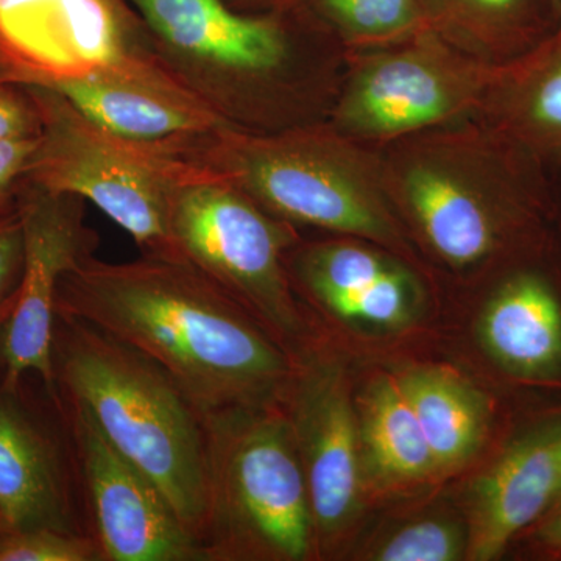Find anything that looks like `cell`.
Instances as JSON below:
<instances>
[{"label":"cell","mask_w":561,"mask_h":561,"mask_svg":"<svg viewBox=\"0 0 561 561\" xmlns=\"http://www.w3.org/2000/svg\"><path fill=\"white\" fill-rule=\"evenodd\" d=\"M55 316L91 324L157 362L203 420L267 409L289 381L278 343L186 260L88 257L62 276Z\"/></svg>","instance_id":"cell-1"},{"label":"cell","mask_w":561,"mask_h":561,"mask_svg":"<svg viewBox=\"0 0 561 561\" xmlns=\"http://www.w3.org/2000/svg\"><path fill=\"white\" fill-rule=\"evenodd\" d=\"M51 354L58 397L90 413L106 440L160 486L203 548L208 437L187 394L157 362L70 317L55 316Z\"/></svg>","instance_id":"cell-2"},{"label":"cell","mask_w":561,"mask_h":561,"mask_svg":"<svg viewBox=\"0 0 561 561\" xmlns=\"http://www.w3.org/2000/svg\"><path fill=\"white\" fill-rule=\"evenodd\" d=\"M209 511L206 561L302 560L313 522L300 454L284 413L257 409L205 420Z\"/></svg>","instance_id":"cell-3"},{"label":"cell","mask_w":561,"mask_h":561,"mask_svg":"<svg viewBox=\"0 0 561 561\" xmlns=\"http://www.w3.org/2000/svg\"><path fill=\"white\" fill-rule=\"evenodd\" d=\"M41 116L25 183L98 206L151 256L184 260L172 239L173 197L202 172L157 144L116 138L80 116L57 91L27 83Z\"/></svg>","instance_id":"cell-4"},{"label":"cell","mask_w":561,"mask_h":561,"mask_svg":"<svg viewBox=\"0 0 561 561\" xmlns=\"http://www.w3.org/2000/svg\"><path fill=\"white\" fill-rule=\"evenodd\" d=\"M225 140L227 165L216 172L276 216L371 241L394 238L383 169L341 133Z\"/></svg>","instance_id":"cell-5"},{"label":"cell","mask_w":561,"mask_h":561,"mask_svg":"<svg viewBox=\"0 0 561 561\" xmlns=\"http://www.w3.org/2000/svg\"><path fill=\"white\" fill-rule=\"evenodd\" d=\"M171 230L181 257L209 276L280 337L301 334L283 253L290 232L213 169L180 184Z\"/></svg>","instance_id":"cell-6"},{"label":"cell","mask_w":561,"mask_h":561,"mask_svg":"<svg viewBox=\"0 0 561 561\" xmlns=\"http://www.w3.org/2000/svg\"><path fill=\"white\" fill-rule=\"evenodd\" d=\"M351 73L337 111L350 140H391L442 127L482 106L496 66L434 31L378 47Z\"/></svg>","instance_id":"cell-7"},{"label":"cell","mask_w":561,"mask_h":561,"mask_svg":"<svg viewBox=\"0 0 561 561\" xmlns=\"http://www.w3.org/2000/svg\"><path fill=\"white\" fill-rule=\"evenodd\" d=\"M83 201L22 184L24 271L13 311L0 327V387L36 376L57 400L54 371L55 301L61 278L91 257L98 238L83 224Z\"/></svg>","instance_id":"cell-8"},{"label":"cell","mask_w":561,"mask_h":561,"mask_svg":"<svg viewBox=\"0 0 561 561\" xmlns=\"http://www.w3.org/2000/svg\"><path fill=\"white\" fill-rule=\"evenodd\" d=\"M90 500L103 561H206L165 494L76 402L55 401Z\"/></svg>","instance_id":"cell-9"},{"label":"cell","mask_w":561,"mask_h":561,"mask_svg":"<svg viewBox=\"0 0 561 561\" xmlns=\"http://www.w3.org/2000/svg\"><path fill=\"white\" fill-rule=\"evenodd\" d=\"M457 146L419 147L383 168L438 256L456 267L489 257L500 239V203L511 181L493 161Z\"/></svg>","instance_id":"cell-10"},{"label":"cell","mask_w":561,"mask_h":561,"mask_svg":"<svg viewBox=\"0 0 561 561\" xmlns=\"http://www.w3.org/2000/svg\"><path fill=\"white\" fill-rule=\"evenodd\" d=\"M139 21L127 0H0V57L22 83L139 73L124 55Z\"/></svg>","instance_id":"cell-11"},{"label":"cell","mask_w":561,"mask_h":561,"mask_svg":"<svg viewBox=\"0 0 561 561\" xmlns=\"http://www.w3.org/2000/svg\"><path fill=\"white\" fill-rule=\"evenodd\" d=\"M28 391L0 387V513L11 530L81 531L69 454Z\"/></svg>","instance_id":"cell-12"},{"label":"cell","mask_w":561,"mask_h":561,"mask_svg":"<svg viewBox=\"0 0 561 561\" xmlns=\"http://www.w3.org/2000/svg\"><path fill=\"white\" fill-rule=\"evenodd\" d=\"M289 376V423L300 454L313 534L330 535L348 519L359 491L357 432L345 387L321 367Z\"/></svg>","instance_id":"cell-13"},{"label":"cell","mask_w":561,"mask_h":561,"mask_svg":"<svg viewBox=\"0 0 561 561\" xmlns=\"http://www.w3.org/2000/svg\"><path fill=\"white\" fill-rule=\"evenodd\" d=\"M147 28L173 50L214 68L262 77L289 60V7L271 13L243 14L225 0H127Z\"/></svg>","instance_id":"cell-14"},{"label":"cell","mask_w":561,"mask_h":561,"mask_svg":"<svg viewBox=\"0 0 561 561\" xmlns=\"http://www.w3.org/2000/svg\"><path fill=\"white\" fill-rule=\"evenodd\" d=\"M561 431L513 446L479 482L472 508L471 560L494 559L508 541L561 496Z\"/></svg>","instance_id":"cell-15"},{"label":"cell","mask_w":561,"mask_h":561,"mask_svg":"<svg viewBox=\"0 0 561 561\" xmlns=\"http://www.w3.org/2000/svg\"><path fill=\"white\" fill-rule=\"evenodd\" d=\"M44 87L57 91L95 127L131 142L158 144L213 125L206 111L157 90L140 73H92Z\"/></svg>","instance_id":"cell-16"},{"label":"cell","mask_w":561,"mask_h":561,"mask_svg":"<svg viewBox=\"0 0 561 561\" xmlns=\"http://www.w3.org/2000/svg\"><path fill=\"white\" fill-rule=\"evenodd\" d=\"M483 106L515 142L561 153V20L529 50L496 66Z\"/></svg>","instance_id":"cell-17"},{"label":"cell","mask_w":561,"mask_h":561,"mask_svg":"<svg viewBox=\"0 0 561 561\" xmlns=\"http://www.w3.org/2000/svg\"><path fill=\"white\" fill-rule=\"evenodd\" d=\"M481 337L507 370L522 376L551 375L561 365L559 298L538 276H516L490 301Z\"/></svg>","instance_id":"cell-18"},{"label":"cell","mask_w":561,"mask_h":561,"mask_svg":"<svg viewBox=\"0 0 561 561\" xmlns=\"http://www.w3.org/2000/svg\"><path fill=\"white\" fill-rule=\"evenodd\" d=\"M431 31L489 65L513 60L556 25L552 0H421Z\"/></svg>","instance_id":"cell-19"},{"label":"cell","mask_w":561,"mask_h":561,"mask_svg":"<svg viewBox=\"0 0 561 561\" xmlns=\"http://www.w3.org/2000/svg\"><path fill=\"white\" fill-rule=\"evenodd\" d=\"M435 468L453 467L471 456L483 431V408L474 393L445 371H413L400 379Z\"/></svg>","instance_id":"cell-20"},{"label":"cell","mask_w":561,"mask_h":561,"mask_svg":"<svg viewBox=\"0 0 561 561\" xmlns=\"http://www.w3.org/2000/svg\"><path fill=\"white\" fill-rule=\"evenodd\" d=\"M289 5L306 24L373 49L431 31L421 0H291Z\"/></svg>","instance_id":"cell-21"},{"label":"cell","mask_w":561,"mask_h":561,"mask_svg":"<svg viewBox=\"0 0 561 561\" xmlns=\"http://www.w3.org/2000/svg\"><path fill=\"white\" fill-rule=\"evenodd\" d=\"M365 431L373 463L386 478H421L434 470L430 445L400 381L386 379L371 391Z\"/></svg>","instance_id":"cell-22"},{"label":"cell","mask_w":561,"mask_h":561,"mask_svg":"<svg viewBox=\"0 0 561 561\" xmlns=\"http://www.w3.org/2000/svg\"><path fill=\"white\" fill-rule=\"evenodd\" d=\"M411 302V276L393 265L364 289L339 295L321 305L342 319L391 327L408 319Z\"/></svg>","instance_id":"cell-23"},{"label":"cell","mask_w":561,"mask_h":561,"mask_svg":"<svg viewBox=\"0 0 561 561\" xmlns=\"http://www.w3.org/2000/svg\"><path fill=\"white\" fill-rule=\"evenodd\" d=\"M0 561H103L95 538L81 531L11 530L0 540Z\"/></svg>","instance_id":"cell-24"},{"label":"cell","mask_w":561,"mask_h":561,"mask_svg":"<svg viewBox=\"0 0 561 561\" xmlns=\"http://www.w3.org/2000/svg\"><path fill=\"white\" fill-rule=\"evenodd\" d=\"M465 542L456 526L445 522H420L394 534L376 553L381 561H453Z\"/></svg>","instance_id":"cell-25"},{"label":"cell","mask_w":561,"mask_h":561,"mask_svg":"<svg viewBox=\"0 0 561 561\" xmlns=\"http://www.w3.org/2000/svg\"><path fill=\"white\" fill-rule=\"evenodd\" d=\"M39 133V110L28 84L0 79V142L36 138Z\"/></svg>","instance_id":"cell-26"},{"label":"cell","mask_w":561,"mask_h":561,"mask_svg":"<svg viewBox=\"0 0 561 561\" xmlns=\"http://www.w3.org/2000/svg\"><path fill=\"white\" fill-rule=\"evenodd\" d=\"M24 271V230L20 205L0 214V305L20 289Z\"/></svg>","instance_id":"cell-27"},{"label":"cell","mask_w":561,"mask_h":561,"mask_svg":"<svg viewBox=\"0 0 561 561\" xmlns=\"http://www.w3.org/2000/svg\"><path fill=\"white\" fill-rule=\"evenodd\" d=\"M39 136L0 142V214L16 208Z\"/></svg>","instance_id":"cell-28"},{"label":"cell","mask_w":561,"mask_h":561,"mask_svg":"<svg viewBox=\"0 0 561 561\" xmlns=\"http://www.w3.org/2000/svg\"><path fill=\"white\" fill-rule=\"evenodd\" d=\"M540 538L548 548L561 551V513L542 527Z\"/></svg>","instance_id":"cell-29"},{"label":"cell","mask_w":561,"mask_h":561,"mask_svg":"<svg viewBox=\"0 0 561 561\" xmlns=\"http://www.w3.org/2000/svg\"><path fill=\"white\" fill-rule=\"evenodd\" d=\"M18 300V291L13 295V297L10 298L9 301L3 302V305H0V327H2L3 321L7 320V317L10 316L11 311H13L14 305H16Z\"/></svg>","instance_id":"cell-30"},{"label":"cell","mask_w":561,"mask_h":561,"mask_svg":"<svg viewBox=\"0 0 561 561\" xmlns=\"http://www.w3.org/2000/svg\"><path fill=\"white\" fill-rule=\"evenodd\" d=\"M241 2L272 3L273 10H278L283 9V7L289 5L291 0H241Z\"/></svg>","instance_id":"cell-31"},{"label":"cell","mask_w":561,"mask_h":561,"mask_svg":"<svg viewBox=\"0 0 561 561\" xmlns=\"http://www.w3.org/2000/svg\"><path fill=\"white\" fill-rule=\"evenodd\" d=\"M553 18H556V24L561 20V0H552Z\"/></svg>","instance_id":"cell-32"},{"label":"cell","mask_w":561,"mask_h":561,"mask_svg":"<svg viewBox=\"0 0 561 561\" xmlns=\"http://www.w3.org/2000/svg\"><path fill=\"white\" fill-rule=\"evenodd\" d=\"M9 531H11L9 524H7L5 519H3L2 513H0V540H2Z\"/></svg>","instance_id":"cell-33"},{"label":"cell","mask_w":561,"mask_h":561,"mask_svg":"<svg viewBox=\"0 0 561 561\" xmlns=\"http://www.w3.org/2000/svg\"><path fill=\"white\" fill-rule=\"evenodd\" d=\"M0 69H3V70H5V72H9V76L11 77V79H13V73L10 72L9 68H7L5 62H3V60H2V57H0Z\"/></svg>","instance_id":"cell-34"},{"label":"cell","mask_w":561,"mask_h":561,"mask_svg":"<svg viewBox=\"0 0 561 561\" xmlns=\"http://www.w3.org/2000/svg\"><path fill=\"white\" fill-rule=\"evenodd\" d=\"M0 79L11 80V77L5 72V70L0 69Z\"/></svg>","instance_id":"cell-35"}]
</instances>
